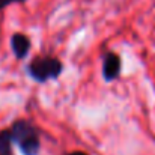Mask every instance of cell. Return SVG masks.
<instances>
[{"mask_svg": "<svg viewBox=\"0 0 155 155\" xmlns=\"http://www.w3.org/2000/svg\"><path fill=\"white\" fill-rule=\"evenodd\" d=\"M12 142L18 145L23 155H38L41 151V139L36 127L26 119L15 120L11 128Z\"/></svg>", "mask_w": 155, "mask_h": 155, "instance_id": "6da1fadb", "label": "cell"}, {"mask_svg": "<svg viewBox=\"0 0 155 155\" xmlns=\"http://www.w3.org/2000/svg\"><path fill=\"white\" fill-rule=\"evenodd\" d=\"M27 72L35 81L45 83L60 77V74L63 72V63L57 57L41 54L30 60V63L27 65Z\"/></svg>", "mask_w": 155, "mask_h": 155, "instance_id": "7a4b0ae2", "label": "cell"}, {"mask_svg": "<svg viewBox=\"0 0 155 155\" xmlns=\"http://www.w3.org/2000/svg\"><path fill=\"white\" fill-rule=\"evenodd\" d=\"M122 59L117 53L107 51L103 57V78L105 81H113L120 77Z\"/></svg>", "mask_w": 155, "mask_h": 155, "instance_id": "3957f363", "label": "cell"}, {"mask_svg": "<svg viewBox=\"0 0 155 155\" xmlns=\"http://www.w3.org/2000/svg\"><path fill=\"white\" fill-rule=\"evenodd\" d=\"M11 48H12V53L15 54V57L21 60L30 53L32 41L24 33H14L11 36Z\"/></svg>", "mask_w": 155, "mask_h": 155, "instance_id": "277c9868", "label": "cell"}, {"mask_svg": "<svg viewBox=\"0 0 155 155\" xmlns=\"http://www.w3.org/2000/svg\"><path fill=\"white\" fill-rule=\"evenodd\" d=\"M12 137L9 130L0 131V155H15L12 149Z\"/></svg>", "mask_w": 155, "mask_h": 155, "instance_id": "5b68a950", "label": "cell"}, {"mask_svg": "<svg viewBox=\"0 0 155 155\" xmlns=\"http://www.w3.org/2000/svg\"><path fill=\"white\" fill-rule=\"evenodd\" d=\"M27 0H0V11H3L5 8L11 6V5H15V3H24Z\"/></svg>", "mask_w": 155, "mask_h": 155, "instance_id": "8992f818", "label": "cell"}, {"mask_svg": "<svg viewBox=\"0 0 155 155\" xmlns=\"http://www.w3.org/2000/svg\"><path fill=\"white\" fill-rule=\"evenodd\" d=\"M66 155H89V154H86L83 151H74V152H69V154H66Z\"/></svg>", "mask_w": 155, "mask_h": 155, "instance_id": "52a82bcc", "label": "cell"}]
</instances>
